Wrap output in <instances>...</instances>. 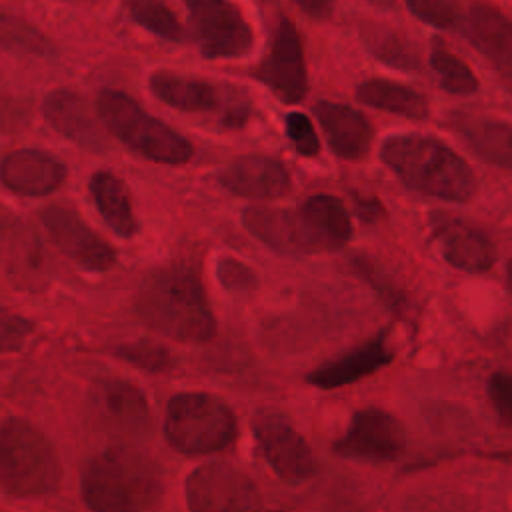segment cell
I'll return each instance as SVG.
<instances>
[{"instance_id":"cell-1","label":"cell","mask_w":512,"mask_h":512,"mask_svg":"<svg viewBox=\"0 0 512 512\" xmlns=\"http://www.w3.org/2000/svg\"><path fill=\"white\" fill-rule=\"evenodd\" d=\"M382 162L412 190L448 202H470L478 180L470 164L442 140L394 134L382 144Z\"/></svg>"},{"instance_id":"cell-2","label":"cell","mask_w":512,"mask_h":512,"mask_svg":"<svg viewBox=\"0 0 512 512\" xmlns=\"http://www.w3.org/2000/svg\"><path fill=\"white\" fill-rule=\"evenodd\" d=\"M164 492L154 460L130 448H106L82 468L80 494L92 512H146Z\"/></svg>"},{"instance_id":"cell-3","label":"cell","mask_w":512,"mask_h":512,"mask_svg":"<svg viewBox=\"0 0 512 512\" xmlns=\"http://www.w3.org/2000/svg\"><path fill=\"white\" fill-rule=\"evenodd\" d=\"M136 308L144 324L180 342H208L216 334L204 286L188 270L168 268L150 276L136 298Z\"/></svg>"},{"instance_id":"cell-4","label":"cell","mask_w":512,"mask_h":512,"mask_svg":"<svg viewBox=\"0 0 512 512\" xmlns=\"http://www.w3.org/2000/svg\"><path fill=\"white\" fill-rule=\"evenodd\" d=\"M62 462L50 438L22 418L0 422V488L14 498H42L60 488Z\"/></svg>"},{"instance_id":"cell-5","label":"cell","mask_w":512,"mask_h":512,"mask_svg":"<svg viewBox=\"0 0 512 512\" xmlns=\"http://www.w3.org/2000/svg\"><path fill=\"white\" fill-rule=\"evenodd\" d=\"M96 114L112 136L150 162L182 166L194 156V146L180 132L148 114L124 92L102 90L96 100Z\"/></svg>"},{"instance_id":"cell-6","label":"cell","mask_w":512,"mask_h":512,"mask_svg":"<svg viewBox=\"0 0 512 512\" xmlns=\"http://www.w3.org/2000/svg\"><path fill=\"white\" fill-rule=\"evenodd\" d=\"M238 434L232 408L208 392L174 394L166 406V442L182 454H214L226 450Z\"/></svg>"},{"instance_id":"cell-7","label":"cell","mask_w":512,"mask_h":512,"mask_svg":"<svg viewBox=\"0 0 512 512\" xmlns=\"http://www.w3.org/2000/svg\"><path fill=\"white\" fill-rule=\"evenodd\" d=\"M150 90L158 100L176 110L218 116L224 128H240L250 116L246 96L228 84L158 70L150 76Z\"/></svg>"},{"instance_id":"cell-8","label":"cell","mask_w":512,"mask_h":512,"mask_svg":"<svg viewBox=\"0 0 512 512\" xmlns=\"http://www.w3.org/2000/svg\"><path fill=\"white\" fill-rule=\"evenodd\" d=\"M190 512H262L264 500L256 482L228 462H208L186 480Z\"/></svg>"},{"instance_id":"cell-9","label":"cell","mask_w":512,"mask_h":512,"mask_svg":"<svg viewBox=\"0 0 512 512\" xmlns=\"http://www.w3.org/2000/svg\"><path fill=\"white\" fill-rule=\"evenodd\" d=\"M200 52L206 58H240L254 48V30L230 0H184Z\"/></svg>"},{"instance_id":"cell-10","label":"cell","mask_w":512,"mask_h":512,"mask_svg":"<svg viewBox=\"0 0 512 512\" xmlns=\"http://www.w3.org/2000/svg\"><path fill=\"white\" fill-rule=\"evenodd\" d=\"M332 450L342 458L392 462L406 450V432L392 412L368 406L354 412L344 436L332 444Z\"/></svg>"},{"instance_id":"cell-11","label":"cell","mask_w":512,"mask_h":512,"mask_svg":"<svg viewBox=\"0 0 512 512\" xmlns=\"http://www.w3.org/2000/svg\"><path fill=\"white\" fill-rule=\"evenodd\" d=\"M352 236L344 204L328 194L310 196L290 210L292 252H328L342 248Z\"/></svg>"},{"instance_id":"cell-12","label":"cell","mask_w":512,"mask_h":512,"mask_svg":"<svg viewBox=\"0 0 512 512\" xmlns=\"http://www.w3.org/2000/svg\"><path fill=\"white\" fill-rule=\"evenodd\" d=\"M254 76L286 104L304 98L308 84L304 48L292 20L280 18L266 54L254 68Z\"/></svg>"},{"instance_id":"cell-13","label":"cell","mask_w":512,"mask_h":512,"mask_svg":"<svg viewBox=\"0 0 512 512\" xmlns=\"http://www.w3.org/2000/svg\"><path fill=\"white\" fill-rule=\"evenodd\" d=\"M254 438L268 466L284 480H306L316 470V460L306 438L274 410L258 412L252 420Z\"/></svg>"},{"instance_id":"cell-14","label":"cell","mask_w":512,"mask_h":512,"mask_svg":"<svg viewBox=\"0 0 512 512\" xmlns=\"http://www.w3.org/2000/svg\"><path fill=\"white\" fill-rule=\"evenodd\" d=\"M40 220L56 248L84 270L104 272L114 266V248L70 208L48 206L40 212Z\"/></svg>"},{"instance_id":"cell-15","label":"cell","mask_w":512,"mask_h":512,"mask_svg":"<svg viewBox=\"0 0 512 512\" xmlns=\"http://www.w3.org/2000/svg\"><path fill=\"white\" fill-rule=\"evenodd\" d=\"M430 228L440 254L450 266L470 274H484L494 266L498 258L496 244L478 226L446 212H434L430 214Z\"/></svg>"},{"instance_id":"cell-16","label":"cell","mask_w":512,"mask_h":512,"mask_svg":"<svg viewBox=\"0 0 512 512\" xmlns=\"http://www.w3.org/2000/svg\"><path fill=\"white\" fill-rule=\"evenodd\" d=\"M220 184L234 196L252 200H270L288 194L292 180L286 166L262 154H246L218 172Z\"/></svg>"},{"instance_id":"cell-17","label":"cell","mask_w":512,"mask_h":512,"mask_svg":"<svg viewBox=\"0 0 512 512\" xmlns=\"http://www.w3.org/2000/svg\"><path fill=\"white\" fill-rule=\"evenodd\" d=\"M66 178V166L52 154L20 148L0 162V182L18 196L40 198L56 192Z\"/></svg>"},{"instance_id":"cell-18","label":"cell","mask_w":512,"mask_h":512,"mask_svg":"<svg viewBox=\"0 0 512 512\" xmlns=\"http://www.w3.org/2000/svg\"><path fill=\"white\" fill-rule=\"evenodd\" d=\"M386 334L388 332H378L376 336L346 350L344 354L316 366L306 376V380L320 390H334L374 374L376 370L390 364L394 358Z\"/></svg>"},{"instance_id":"cell-19","label":"cell","mask_w":512,"mask_h":512,"mask_svg":"<svg viewBox=\"0 0 512 512\" xmlns=\"http://www.w3.org/2000/svg\"><path fill=\"white\" fill-rule=\"evenodd\" d=\"M314 114L336 156L344 160H360L370 150L374 136L372 124L356 108L340 102H318Z\"/></svg>"},{"instance_id":"cell-20","label":"cell","mask_w":512,"mask_h":512,"mask_svg":"<svg viewBox=\"0 0 512 512\" xmlns=\"http://www.w3.org/2000/svg\"><path fill=\"white\" fill-rule=\"evenodd\" d=\"M44 116L54 130L82 148H104L102 130L86 100L72 90H54L44 100Z\"/></svg>"},{"instance_id":"cell-21","label":"cell","mask_w":512,"mask_h":512,"mask_svg":"<svg viewBox=\"0 0 512 512\" xmlns=\"http://www.w3.org/2000/svg\"><path fill=\"white\" fill-rule=\"evenodd\" d=\"M96 416L112 430L138 432L150 422L144 394L126 380H104L96 386Z\"/></svg>"},{"instance_id":"cell-22","label":"cell","mask_w":512,"mask_h":512,"mask_svg":"<svg viewBox=\"0 0 512 512\" xmlns=\"http://www.w3.org/2000/svg\"><path fill=\"white\" fill-rule=\"evenodd\" d=\"M466 34L478 52L504 68L508 66L512 54V26L500 8L486 2H474L468 10Z\"/></svg>"},{"instance_id":"cell-23","label":"cell","mask_w":512,"mask_h":512,"mask_svg":"<svg viewBox=\"0 0 512 512\" xmlns=\"http://www.w3.org/2000/svg\"><path fill=\"white\" fill-rule=\"evenodd\" d=\"M88 190L100 216L118 236L130 238L138 232V220L132 210L130 192L116 174L108 170L94 172Z\"/></svg>"},{"instance_id":"cell-24","label":"cell","mask_w":512,"mask_h":512,"mask_svg":"<svg viewBox=\"0 0 512 512\" xmlns=\"http://www.w3.org/2000/svg\"><path fill=\"white\" fill-rule=\"evenodd\" d=\"M356 98L362 104H368L372 108H378L390 114H400L412 120H422L428 114L426 100L420 92L388 78L364 80L356 88Z\"/></svg>"},{"instance_id":"cell-25","label":"cell","mask_w":512,"mask_h":512,"mask_svg":"<svg viewBox=\"0 0 512 512\" xmlns=\"http://www.w3.org/2000/svg\"><path fill=\"white\" fill-rule=\"evenodd\" d=\"M456 128L466 140V144L486 162L496 164L500 168H510L512 164V144H510V128L498 120L486 118H470L460 116L456 120Z\"/></svg>"},{"instance_id":"cell-26","label":"cell","mask_w":512,"mask_h":512,"mask_svg":"<svg viewBox=\"0 0 512 512\" xmlns=\"http://www.w3.org/2000/svg\"><path fill=\"white\" fill-rule=\"evenodd\" d=\"M124 8L136 24L154 36L164 40H180L184 34L176 14L164 0H124Z\"/></svg>"},{"instance_id":"cell-27","label":"cell","mask_w":512,"mask_h":512,"mask_svg":"<svg viewBox=\"0 0 512 512\" xmlns=\"http://www.w3.org/2000/svg\"><path fill=\"white\" fill-rule=\"evenodd\" d=\"M0 46L16 54H50L54 44L34 24L0 12Z\"/></svg>"},{"instance_id":"cell-28","label":"cell","mask_w":512,"mask_h":512,"mask_svg":"<svg viewBox=\"0 0 512 512\" xmlns=\"http://www.w3.org/2000/svg\"><path fill=\"white\" fill-rule=\"evenodd\" d=\"M430 64L444 90L460 96H466L478 90V78L472 72V68L466 62H462L458 56L448 52L442 44H436V48L432 50Z\"/></svg>"},{"instance_id":"cell-29","label":"cell","mask_w":512,"mask_h":512,"mask_svg":"<svg viewBox=\"0 0 512 512\" xmlns=\"http://www.w3.org/2000/svg\"><path fill=\"white\" fill-rule=\"evenodd\" d=\"M286 136L300 156H316L320 150V138L312 120L302 112H290L284 120Z\"/></svg>"},{"instance_id":"cell-30","label":"cell","mask_w":512,"mask_h":512,"mask_svg":"<svg viewBox=\"0 0 512 512\" xmlns=\"http://www.w3.org/2000/svg\"><path fill=\"white\" fill-rule=\"evenodd\" d=\"M32 334V324L0 304V354L18 352Z\"/></svg>"},{"instance_id":"cell-31","label":"cell","mask_w":512,"mask_h":512,"mask_svg":"<svg viewBox=\"0 0 512 512\" xmlns=\"http://www.w3.org/2000/svg\"><path fill=\"white\" fill-rule=\"evenodd\" d=\"M410 12L436 28H450L456 22V0H406Z\"/></svg>"},{"instance_id":"cell-32","label":"cell","mask_w":512,"mask_h":512,"mask_svg":"<svg viewBox=\"0 0 512 512\" xmlns=\"http://www.w3.org/2000/svg\"><path fill=\"white\" fill-rule=\"evenodd\" d=\"M488 398H490V404L496 410L500 422L504 426H510V418H512V380H510L508 372L498 370L488 378Z\"/></svg>"},{"instance_id":"cell-33","label":"cell","mask_w":512,"mask_h":512,"mask_svg":"<svg viewBox=\"0 0 512 512\" xmlns=\"http://www.w3.org/2000/svg\"><path fill=\"white\" fill-rule=\"evenodd\" d=\"M216 274H218L220 284L230 290H246L256 284L252 270L244 262L230 258V256H224L218 260Z\"/></svg>"},{"instance_id":"cell-34","label":"cell","mask_w":512,"mask_h":512,"mask_svg":"<svg viewBox=\"0 0 512 512\" xmlns=\"http://www.w3.org/2000/svg\"><path fill=\"white\" fill-rule=\"evenodd\" d=\"M118 354H122L126 360H130V362H136V364H140V366H144V368H164L166 366V350H162V348H156V346H150V344H140V346H126L122 352H118Z\"/></svg>"},{"instance_id":"cell-35","label":"cell","mask_w":512,"mask_h":512,"mask_svg":"<svg viewBox=\"0 0 512 512\" xmlns=\"http://www.w3.org/2000/svg\"><path fill=\"white\" fill-rule=\"evenodd\" d=\"M310 18L322 20L330 14V0H294Z\"/></svg>"}]
</instances>
